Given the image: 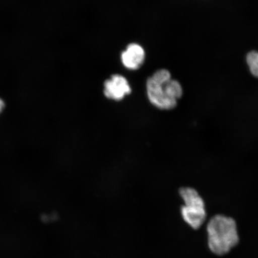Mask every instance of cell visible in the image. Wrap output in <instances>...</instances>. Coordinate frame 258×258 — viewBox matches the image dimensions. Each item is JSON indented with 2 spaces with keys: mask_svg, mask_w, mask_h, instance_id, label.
<instances>
[{
  "mask_svg": "<svg viewBox=\"0 0 258 258\" xmlns=\"http://www.w3.org/2000/svg\"><path fill=\"white\" fill-rule=\"evenodd\" d=\"M5 106L6 104L4 100L0 98V114L4 110Z\"/></svg>",
  "mask_w": 258,
  "mask_h": 258,
  "instance_id": "obj_7",
  "label": "cell"
},
{
  "mask_svg": "<svg viewBox=\"0 0 258 258\" xmlns=\"http://www.w3.org/2000/svg\"><path fill=\"white\" fill-rule=\"evenodd\" d=\"M246 61L248 66L252 75L258 78V52L256 51H250L247 54Z\"/></svg>",
  "mask_w": 258,
  "mask_h": 258,
  "instance_id": "obj_6",
  "label": "cell"
},
{
  "mask_svg": "<svg viewBox=\"0 0 258 258\" xmlns=\"http://www.w3.org/2000/svg\"><path fill=\"white\" fill-rule=\"evenodd\" d=\"M146 89L151 104L161 110L175 108L183 94L182 86L164 69L157 71L148 79Z\"/></svg>",
  "mask_w": 258,
  "mask_h": 258,
  "instance_id": "obj_1",
  "label": "cell"
},
{
  "mask_svg": "<svg viewBox=\"0 0 258 258\" xmlns=\"http://www.w3.org/2000/svg\"><path fill=\"white\" fill-rule=\"evenodd\" d=\"M209 249L218 255H223L236 246L239 241L236 222L225 215L212 217L207 226Z\"/></svg>",
  "mask_w": 258,
  "mask_h": 258,
  "instance_id": "obj_2",
  "label": "cell"
},
{
  "mask_svg": "<svg viewBox=\"0 0 258 258\" xmlns=\"http://www.w3.org/2000/svg\"><path fill=\"white\" fill-rule=\"evenodd\" d=\"M145 57L144 48L136 43L129 44L122 53L121 59L122 64L131 70H137L143 66Z\"/></svg>",
  "mask_w": 258,
  "mask_h": 258,
  "instance_id": "obj_5",
  "label": "cell"
},
{
  "mask_svg": "<svg viewBox=\"0 0 258 258\" xmlns=\"http://www.w3.org/2000/svg\"><path fill=\"white\" fill-rule=\"evenodd\" d=\"M179 193L184 202L180 209L183 220L190 227L198 230L204 223L206 218L204 200L199 192L191 187H182Z\"/></svg>",
  "mask_w": 258,
  "mask_h": 258,
  "instance_id": "obj_3",
  "label": "cell"
},
{
  "mask_svg": "<svg viewBox=\"0 0 258 258\" xmlns=\"http://www.w3.org/2000/svg\"><path fill=\"white\" fill-rule=\"evenodd\" d=\"M104 93L106 98L112 101H120L131 94L132 89L124 77L115 74L104 83Z\"/></svg>",
  "mask_w": 258,
  "mask_h": 258,
  "instance_id": "obj_4",
  "label": "cell"
}]
</instances>
